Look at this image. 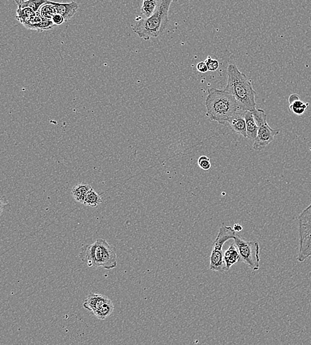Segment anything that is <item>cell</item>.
Listing matches in <instances>:
<instances>
[{
  "instance_id": "6da1fadb",
  "label": "cell",
  "mask_w": 311,
  "mask_h": 345,
  "mask_svg": "<svg viewBox=\"0 0 311 345\" xmlns=\"http://www.w3.org/2000/svg\"><path fill=\"white\" fill-rule=\"evenodd\" d=\"M227 75V86L224 91L236 99L239 109L251 112L256 109V92L253 88L252 80L240 72L235 64L228 65Z\"/></svg>"
},
{
  "instance_id": "7a4b0ae2",
  "label": "cell",
  "mask_w": 311,
  "mask_h": 345,
  "mask_svg": "<svg viewBox=\"0 0 311 345\" xmlns=\"http://www.w3.org/2000/svg\"><path fill=\"white\" fill-rule=\"evenodd\" d=\"M207 117L211 121L224 125L239 109V104L228 92L211 88L205 100Z\"/></svg>"
},
{
  "instance_id": "3957f363",
  "label": "cell",
  "mask_w": 311,
  "mask_h": 345,
  "mask_svg": "<svg viewBox=\"0 0 311 345\" xmlns=\"http://www.w3.org/2000/svg\"><path fill=\"white\" fill-rule=\"evenodd\" d=\"M178 0H162L156 10L149 18L137 17L132 29L140 38L148 41L157 38L166 29L168 23V12L171 3Z\"/></svg>"
},
{
  "instance_id": "277c9868",
  "label": "cell",
  "mask_w": 311,
  "mask_h": 345,
  "mask_svg": "<svg viewBox=\"0 0 311 345\" xmlns=\"http://www.w3.org/2000/svg\"><path fill=\"white\" fill-rule=\"evenodd\" d=\"M79 258L89 267L112 270L117 266L115 250L104 239H98L95 243L82 246Z\"/></svg>"
},
{
  "instance_id": "5b68a950",
  "label": "cell",
  "mask_w": 311,
  "mask_h": 345,
  "mask_svg": "<svg viewBox=\"0 0 311 345\" xmlns=\"http://www.w3.org/2000/svg\"><path fill=\"white\" fill-rule=\"evenodd\" d=\"M237 235V232L233 228L222 225L221 226L218 236L213 243L212 250L210 269L213 271L223 273L226 271V264L224 260V252H223V246L226 242L234 239Z\"/></svg>"
},
{
  "instance_id": "8992f818",
  "label": "cell",
  "mask_w": 311,
  "mask_h": 345,
  "mask_svg": "<svg viewBox=\"0 0 311 345\" xmlns=\"http://www.w3.org/2000/svg\"><path fill=\"white\" fill-rule=\"evenodd\" d=\"M299 250L297 260L303 262L311 256V203L299 216Z\"/></svg>"
},
{
  "instance_id": "52a82bcc",
  "label": "cell",
  "mask_w": 311,
  "mask_h": 345,
  "mask_svg": "<svg viewBox=\"0 0 311 345\" xmlns=\"http://www.w3.org/2000/svg\"><path fill=\"white\" fill-rule=\"evenodd\" d=\"M240 256V261L247 264L253 271L260 268V246L258 241H248L237 234L234 239Z\"/></svg>"
},
{
  "instance_id": "ba28073f",
  "label": "cell",
  "mask_w": 311,
  "mask_h": 345,
  "mask_svg": "<svg viewBox=\"0 0 311 345\" xmlns=\"http://www.w3.org/2000/svg\"><path fill=\"white\" fill-rule=\"evenodd\" d=\"M83 307L102 320L108 318L114 309L113 303L107 296L93 293L88 296L84 302Z\"/></svg>"
},
{
  "instance_id": "9c48e42d",
  "label": "cell",
  "mask_w": 311,
  "mask_h": 345,
  "mask_svg": "<svg viewBox=\"0 0 311 345\" xmlns=\"http://www.w3.org/2000/svg\"><path fill=\"white\" fill-rule=\"evenodd\" d=\"M280 129H273L269 126L267 122L258 125V132L253 144V149L262 151L271 142L273 141L277 135L280 134Z\"/></svg>"
},
{
  "instance_id": "30bf717a",
  "label": "cell",
  "mask_w": 311,
  "mask_h": 345,
  "mask_svg": "<svg viewBox=\"0 0 311 345\" xmlns=\"http://www.w3.org/2000/svg\"><path fill=\"white\" fill-rule=\"evenodd\" d=\"M244 112H237L228 120L227 123L230 128L243 138L247 139L246 123H245Z\"/></svg>"
},
{
  "instance_id": "8fae6325",
  "label": "cell",
  "mask_w": 311,
  "mask_h": 345,
  "mask_svg": "<svg viewBox=\"0 0 311 345\" xmlns=\"http://www.w3.org/2000/svg\"><path fill=\"white\" fill-rule=\"evenodd\" d=\"M48 2L55 7L57 14H61L65 18V22H68L76 14L78 5L74 1L71 3H57L48 0Z\"/></svg>"
},
{
  "instance_id": "7c38bea8",
  "label": "cell",
  "mask_w": 311,
  "mask_h": 345,
  "mask_svg": "<svg viewBox=\"0 0 311 345\" xmlns=\"http://www.w3.org/2000/svg\"><path fill=\"white\" fill-rule=\"evenodd\" d=\"M288 102L289 110L297 116H302L306 112L309 105V102H303L297 94H292L290 95L288 97Z\"/></svg>"
},
{
  "instance_id": "4fadbf2b",
  "label": "cell",
  "mask_w": 311,
  "mask_h": 345,
  "mask_svg": "<svg viewBox=\"0 0 311 345\" xmlns=\"http://www.w3.org/2000/svg\"><path fill=\"white\" fill-rule=\"evenodd\" d=\"M224 260L226 264V271H229L234 264H237L240 260V256L239 250L235 245L232 244L228 250L224 252Z\"/></svg>"
},
{
  "instance_id": "5bb4252c",
  "label": "cell",
  "mask_w": 311,
  "mask_h": 345,
  "mask_svg": "<svg viewBox=\"0 0 311 345\" xmlns=\"http://www.w3.org/2000/svg\"><path fill=\"white\" fill-rule=\"evenodd\" d=\"M244 116L246 123L247 139L254 141L258 135V125L252 112L245 111Z\"/></svg>"
},
{
  "instance_id": "9a60e30c",
  "label": "cell",
  "mask_w": 311,
  "mask_h": 345,
  "mask_svg": "<svg viewBox=\"0 0 311 345\" xmlns=\"http://www.w3.org/2000/svg\"><path fill=\"white\" fill-rule=\"evenodd\" d=\"M92 187L87 183H80L73 187L71 194L76 201L84 204L87 193L91 190Z\"/></svg>"
},
{
  "instance_id": "2e32d148",
  "label": "cell",
  "mask_w": 311,
  "mask_h": 345,
  "mask_svg": "<svg viewBox=\"0 0 311 345\" xmlns=\"http://www.w3.org/2000/svg\"><path fill=\"white\" fill-rule=\"evenodd\" d=\"M15 1L18 5V9L31 8L35 12H38L48 0H15Z\"/></svg>"
},
{
  "instance_id": "e0dca14e",
  "label": "cell",
  "mask_w": 311,
  "mask_h": 345,
  "mask_svg": "<svg viewBox=\"0 0 311 345\" xmlns=\"http://www.w3.org/2000/svg\"><path fill=\"white\" fill-rule=\"evenodd\" d=\"M158 1L156 0H143V3L141 7V14L144 18H149L152 16L153 13L156 10Z\"/></svg>"
},
{
  "instance_id": "ac0fdd59",
  "label": "cell",
  "mask_w": 311,
  "mask_h": 345,
  "mask_svg": "<svg viewBox=\"0 0 311 345\" xmlns=\"http://www.w3.org/2000/svg\"><path fill=\"white\" fill-rule=\"evenodd\" d=\"M102 202V197H101L100 195L96 192L95 189L91 188V190L87 193V196H86L84 204L89 206V207H96Z\"/></svg>"
},
{
  "instance_id": "d6986e66",
  "label": "cell",
  "mask_w": 311,
  "mask_h": 345,
  "mask_svg": "<svg viewBox=\"0 0 311 345\" xmlns=\"http://www.w3.org/2000/svg\"><path fill=\"white\" fill-rule=\"evenodd\" d=\"M36 13L31 8L18 9L16 19L24 25L36 14Z\"/></svg>"
},
{
  "instance_id": "ffe728a7",
  "label": "cell",
  "mask_w": 311,
  "mask_h": 345,
  "mask_svg": "<svg viewBox=\"0 0 311 345\" xmlns=\"http://www.w3.org/2000/svg\"><path fill=\"white\" fill-rule=\"evenodd\" d=\"M41 17L45 20H51L54 15L57 14V11L52 4L47 1L39 11Z\"/></svg>"
},
{
  "instance_id": "44dd1931",
  "label": "cell",
  "mask_w": 311,
  "mask_h": 345,
  "mask_svg": "<svg viewBox=\"0 0 311 345\" xmlns=\"http://www.w3.org/2000/svg\"><path fill=\"white\" fill-rule=\"evenodd\" d=\"M54 26H55V25H54L53 23H52L51 20H45V19H44V20H43L42 22H41L40 23L33 26L31 29L35 30V31L40 33V32L48 31V30L51 29L52 27H54Z\"/></svg>"
},
{
  "instance_id": "7402d4cb",
  "label": "cell",
  "mask_w": 311,
  "mask_h": 345,
  "mask_svg": "<svg viewBox=\"0 0 311 345\" xmlns=\"http://www.w3.org/2000/svg\"><path fill=\"white\" fill-rule=\"evenodd\" d=\"M198 166L202 170L208 171L211 170L212 165L209 157L206 155H202L198 159Z\"/></svg>"
},
{
  "instance_id": "603a6c76",
  "label": "cell",
  "mask_w": 311,
  "mask_h": 345,
  "mask_svg": "<svg viewBox=\"0 0 311 345\" xmlns=\"http://www.w3.org/2000/svg\"><path fill=\"white\" fill-rule=\"evenodd\" d=\"M205 62L207 64L209 71H212V72L216 71L219 68V66H220V63H219L218 60L212 59L210 56L207 57Z\"/></svg>"
},
{
  "instance_id": "cb8c5ba5",
  "label": "cell",
  "mask_w": 311,
  "mask_h": 345,
  "mask_svg": "<svg viewBox=\"0 0 311 345\" xmlns=\"http://www.w3.org/2000/svg\"><path fill=\"white\" fill-rule=\"evenodd\" d=\"M51 21L55 25H61L64 22H65V18H63V16L59 14L54 15Z\"/></svg>"
},
{
  "instance_id": "d4e9b609",
  "label": "cell",
  "mask_w": 311,
  "mask_h": 345,
  "mask_svg": "<svg viewBox=\"0 0 311 345\" xmlns=\"http://www.w3.org/2000/svg\"><path fill=\"white\" fill-rule=\"evenodd\" d=\"M196 69L200 73H206L209 71L205 62H200V63H198L197 65H196Z\"/></svg>"
},
{
  "instance_id": "484cf974",
  "label": "cell",
  "mask_w": 311,
  "mask_h": 345,
  "mask_svg": "<svg viewBox=\"0 0 311 345\" xmlns=\"http://www.w3.org/2000/svg\"><path fill=\"white\" fill-rule=\"evenodd\" d=\"M7 204V202L6 200H4V198L1 197V214L3 213V208L5 207Z\"/></svg>"
},
{
  "instance_id": "4316f807",
  "label": "cell",
  "mask_w": 311,
  "mask_h": 345,
  "mask_svg": "<svg viewBox=\"0 0 311 345\" xmlns=\"http://www.w3.org/2000/svg\"><path fill=\"white\" fill-rule=\"evenodd\" d=\"M233 228L236 232L241 231V230H242L243 229L242 226H241V225L239 224H234Z\"/></svg>"
},
{
  "instance_id": "83f0119b",
  "label": "cell",
  "mask_w": 311,
  "mask_h": 345,
  "mask_svg": "<svg viewBox=\"0 0 311 345\" xmlns=\"http://www.w3.org/2000/svg\"><path fill=\"white\" fill-rule=\"evenodd\" d=\"M156 1H158V2H159V1H162V0H156Z\"/></svg>"
},
{
  "instance_id": "f1b7e54d",
  "label": "cell",
  "mask_w": 311,
  "mask_h": 345,
  "mask_svg": "<svg viewBox=\"0 0 311 345\" xmlns=\"http://www.w3.org/2000/svg\"><path fill=\"white\" fill-rule=\"evenodd\" d=\"M310 150H311V147L310 148Z\"/></svg>"
}]
</instances>
